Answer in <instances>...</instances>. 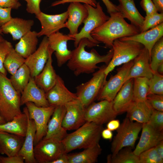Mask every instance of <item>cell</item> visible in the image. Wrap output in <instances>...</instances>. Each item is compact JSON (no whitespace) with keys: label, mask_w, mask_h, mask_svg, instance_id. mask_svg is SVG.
<instances>
[{"label":"cell","mask_w":163,"mask_h":163,"mask_svg":"<svg viewBox=\"0 0 163 163\" xmlns=\"http://www.w3.org/2000/svg\"><path fill=\"white\" fill-rule=\"evenodd\" d=\"M133 78H130L123 84L113 100L114 110L117 115L126 112L134 101Z\"/></svg>","instance_id":"23"},{"label":"cell","mask_w":163,"mask_h":163,"mask_svg":"<svg viewBox=\"0 0 163 163\" xmlns=\"http://www.w3.org/2000/svg\"><path fill=\"white\" fill-rule=\"evenodd\" d=\"M140 5L146 13V15L158 12L152 0H141Z\"/></svg>","instance_id":"47"},{"label":"cell","mask_w":163,"mask_h":163,"mask_svg":"<svg viewBox=\"0 0 163 163\" xmlns=\"http://www.w3.org/2000/svg\"><path fill=\"white\" fill-rule=\"evenodd\" d=\"M67 11L68 17L65 23V27L69 29V34L74 35L78 33L79 27L87 17L88 11L84 4L79 2H72L70 3Z\"/></svg>","instance_id":"20"},{"label":"cell","mask_w":163,"mask_h":163,"mask_svg":"<svg viewBox=\"0 0 163 163\" xmlns=\"http://www.w3.org/2000/svg\"><path fill=\"white\" fill-rule=\"evenodd\" d=\"M17 0V1H19V0Z\"/></svg>","instance_id":"62"},{"label":"cell","mask_w":163,"mask_h":163,"mask_svg":"<svg viewBox=\"0 0 163 163\" xmlns=\"http://www.w3.org/2000/svg\"><path fill=\"white\" fill-rule=\"evenodd\" d=\"M133 61V65L129 70L126 81L130 78L139 77H145L149 79L152 78L154 73L150 67L151 58L148 50L144 47Z\"/></svg>","instance_id":"22"},{"label":"cell","mask_w":163,"mask_h":163,"mask_svg":"<svg viewBox=\"0 0 163 163\" xmlns=\"http://www.w3.org/2000/svg\"><path fill=\"white\" fill-rule=\"evenodd\" d=\"M129 0H118L119 3H121L124 2H125Z\"/></svg>","instance_id":"59"},{"label":"cell","mask_w":163,"mask_h":163,"mask_svg":"<svg viewBox=\"0 0 163 163\" xmlns=\"http://www.w3.org/2000/svg\"><path fill=\"white\" fill-rule=\"evenodd\" d=\"M117 115L113 108V101L103 100L93 102L86 108L85 119L86 122L102 125L115 119Z\"/></svg>","instance_id":"12"},{"label":"cell","mask_w":163,"mask_h":163,"mask_svg":"<svg viewBox=\"0 0 163 163\" xmlns=\"http://www.w3.org/2000/svg\"><path fill=\"white\" fill-rule=\"evenodd\" d=\"M107 160L109 163H139V156L135 155L129 147L123 148L114 156L108 155Z\"/></svg>","instance_id":"35"},{"label":"cell","mask_w":163,"mask_h":163,"mask_svg":"<svg viewBox=\"0 0 163 163\" xmlns=\"http://www.w3.org/2000/svg\"><path fill=\"white\" fill-rule=\"evenodd\" d=\"M30 77L29 69L24 63L11 75L10 80L16 91L21 94L27 85Z\"/></svg>","instance_id":"34"},{"label":"cell","mask_w":163,"mask_h":163,"mask_svg":"<svg viewBox=\"0 0 163 163\" xmlns=\"http://www.w3.org/2000/svg\"><path fill=\"white\" fill-rule=\"evenodd\" d=\"M98 46L86 38L81 40L78 46L72 50V55L70 59L67 62V66L73 72L74 75L78 76L81 74L93 73L95 69L99 67L97 65L104 62L107 65L113 56L112 48L106 54L101 55L96 50L92 49L90 52L86 51L85 47Z\"/></svg>","instance_id":"1"},{"label":"cell","mask_w":163,"mask_h":163,"mask_svg":"<svg viewBox=\"0 0 163 163\" xmlns=\"http://www.w3.org/2000/svg\"><path fill=\"white\" fill-rule=\"evenodd\" d=\"M48 51V58L43 69L38 75L34 78L37 85L45 93L55 85L58 75L52 65V55L54 51L49 46Z\"/></svg>","instance_id":"27"},{"label":"cell","mask_w":163,"mask_h":163,"mask_svg":"<svg viewBox=\"0 0 163 163\" xmlns=\"http://www.w3.org/2000/svg\"><path fill=\"white\" fill-rule=\"evenodd\" d=\"M27 107L30 118L35 122L36 131L34 145L38 143L46 135L47 125L55 107H40L31 102L25 104Z\"/></svg>","instance_id":"10"},{"label":"cell","mask_w":163,"mask_h":163,"mask_svg":"<svg viewBox=\"0 0 163 163\" xmlns=\"http://www.w3.org/2000/svg\"><path fill=\"white\" fill-rule=\"evenodd\" d=\"M38 37L37 32L30 30L20 39L15 45V50L22 57L27 58L37 49Z\"/></svg>","instance_id":"30"},{"label":"cell","mask_w":163,"mask_h":163,"mask_svg":"<svg viewBox=\"0 0 163 163\" xmlns=\"http://www.w3.org/2000/svg\"><path fill=\"white\" fill-rule=\"evenodd\" d=\"M21 5L17 0H0V7L11 8L12 9H18Z\"/></svg>","instance_id":"50"},{"label":"cell","mask_w":163,"mask_h":163,"mask_svg":"<svg viewBox=\"0 0 163 163\" xmlns=\"http://www.w3.org/2000/svg\"><path fill=\"white\" fill-rule=\"evenodd\" d=\"M27 126V118L24 112L15 116L10 121L0 124V130L25 137Z\"/></svg>","instance_id":"31"},{"label":"cell","mask_w":163,"mask_h":163,"mask_svg":"<svg viewBox=\"0 0 163 163\" xmlns=\"http://www.w3.org/2000/svg\"><path fill=\"white\" fill-rule=\"evenodd\" d=\"M118 9L126 18L133 25L140 29L144 20L136 7L134 0H129L119 3Z\"/></svg>","instance_id":"32"},{"label":"cell","mask_w":163,"mask_h":163,"mask_svg":"<svg viewBox=\"0 0 163 163\" xmlns=\"http://www.w3.org/2000/svg\"><path fill=\"white\" fill-rule=\"evenodd\" d=\"M147 123L156 130L163 131V111L153 108L152 113Z\"/></svg>","instance_id":"43"},{"label":"cell","mask_w":163,"mask_h":163,"mask_svg":"<svg viewBox=\"0 0 163 163\" xmlns=\"http://www.w3.org/2000/svg\"><path fill=\"white\" fill-rule=\"evenodd\" d=\"M23 112L27 118V126L23 145L18 155L22 156L26 163H36L34 155V142L35 137L36 127L34 120L30 118L28 110L26 107Z\"/></svg>","instance_id":"19"},{"label":"cell","mask_w":163,"mask_h":163,"mask_svg":"<svg viewBox=\"0 0 163 163\" xmlns=\"http://www.w3.org/2000/svg\"><path fill=\"white\" fill-rule=\"evenodd\" d=\"M79 2L87 4L95 7L97 2L96 0H59L52 3L51 6H55L67 3Z\"/></svg>","instance_id":"48"},{"label":"cell","mask_w":163,"mask_h":163,"mask_svg":"<svg viewBox=\"0 0 163 163\" xmlns=\"http://www.w3.org/2000/svg\"><path fill=\"white\" fill-rule=\"evenodd\" d=\"M66 112L62 121V126L66 131L76 129L85 122L86 108L78 98L65 105Z\"/></svg>","instance_id":"13"},{"label":"cell","mask_w":163,"mask_h":163,"mask_svg":"<svg viewBox=\"0 0 163 163\" xmlns=\"http://www.w3.org/2000/svg\"><path fill=\"white\" fill-rule=\"evenodd\" d=\"M24 162L23 158L19 155L7 157L0 156V163H24Z\"/></svg>","instance_id":"49"},{"label":"cell","mask_w":163,"mask_h":163,"mask_svg":"<svg viewBox=\"0 0 163 163\" xmlns=\"http://www.w3.org/2000/svg\"><path fill=\"white\" fill-rule=\"evenodd\" d=\"M144 46L133 41L115 40L112 48L113 54L109 63L104 69L106 76L117 66L127 63L133 60L142 50Z\"/></svg>","instance_id":"5"},{"label":"cell","mask_w":163,"mask_h":163,"mask_svg":"<svg viewBox=\"0 0 163 163\" xmlns=\"http://www.w3.org/2000/svg\"><path fill=\"white\" fill-rule=\"evenodd\" d=\"M2 33L1 31V29H0V34H2Z\"/></svg>","instance_id":"61"},{"label":"cell","mask_w":163,"mask_h":163,"mask_svg":"<svg viewBox=\"0 0 163 163\" xmlns=\"http://www.w3.org/2000/svg\"><path fill=\"white\" fill-rule=\"evenodd\" d=\"M21 95V105L31 102L40 107L50 106L46 99V93L36 83L34 78L31 77L29 82Z\"/></svg>","instance_id":"21"},{"label":"cell","mask_w":163,"mask_h":163,"mask_svg":"<svg viewBox=\"0 0 163 163\" xmlns=\"http://www.w3.org/2000/svg\"><path fill=\"white\" fill-rule=\"evenodd\" d=\"M48 38L49 46L54 51L57 65L61 67L72 57V52L68 49L67 42L74 41L75 39L69 34H63L59 31L51 34Z\"/></svg>","instance_id":"14"},{"label":"cell","mask_w":163,"mask_h":163,"mask_svg":"<svg viewBox=\"0 0 163 163\" xmlns=\"http://www.w3.org/2000/svg\"><path fill=\"white\" fill-rule=\"evenodd\" d=\"M61 141L56 138H43L34 146V155L37 163H51L65 153Z\"/></svg>","instance_id":"9"},{"label":"cell","mask_w":163,"mask_h":163,"mask_svg":"<svg viewBox=\"0 0 163 163\" xmlns=\"http://www.w3.org/2000/svg\"><path fill=\"white\" fill-rule=\"evenodd\" d=\"M51 163H68V155L65 153H63Z\"/></svg>","instance_id":"53"},{"label":"cell","mask_w":163,"mask_h":163,"mask_svg":"<svg viewBox=\"0 0 163 163\" xmlns=\"http://www.w3.org/2000/svg\"><path fill=\"white\" fill-rule=\"evenodd\" d=\"M120 121L118 120L113 119L109 121L107 125V129L111 131L117 130L120 125Z\"/></svg>","instance_id":"52"},{"label":"cell","mask_w":163,"mask_h":163,"mask_svg":"<svg viewBox=\"0 0 163 163\" xmlns=\"http://www.w3.org/2000/svg\"><path fill=\"white\" fill-rule=\"evenodd\" d=\"M149 90L148 95L156 94L163 95V75L158 72L154 73L149 79Z\"/></svg>","instance_id":"40"},{"label":"cell","mask_w":163,"mask_h":163,"mask_svg":"<svg viewBox=\"0 0 163 163\" xmlns=\"http://www.w3.org/2000/svg\"><path fill=\"white\" fill-rule=\"evenodd\" d=\"M48 37L45 36L36 50L25 59V64L29 68L31 77L38 75L43 69L49 57Z\"/></svg>","instance_id":"16"},{"label":"cell","mask_w":163,"mask_h":163,"mask_svg":"<svg viewBox=\"0 0 163 163\" xmlns=\"http://www.w3.org/2000/svg\"><path fill=\"white\" fill-rule=\"evenodd\" d=\"M11 8L0 7V28L9 21L12 18Z\"/></svg>","instance_id":"46"},{"label":"cell","mask_w":163,"mask_h":163,"mask_svg":"<svg viewBox=\"0 0 163 163\" xmlns=\"http://www.w3.org/2000/svg\"><path fill=\"white\" fill-rule=\"evenodd\" d=\"M66 112L65 105L55 107L52 117L49 121L46 133L43 138H56L62 140L66 136V130L62 126V120Z\"/></svg>","instance_id":"25"},{"label":"cell","mask_w":163,"mask_h":163,"mask_svg":"<svg viewBox=\"0 0 163 163\" xmlns=\"http://www.w3.org/2000/svg\"><path fill=\"white\" fill-rule=\"evenodd\" d=\"M133 60L124 64L117 69V72L106 81L97 99L98 101H113L126 81L129 70L133 65Z\"/></svg>","instance_id":"11"},{"label":"cell","mask_w":163,"mask_h":163,"mask_svg":"<svg viewBox=\"0 0 163 163\" xmlns=\"http://www.w3.org/2000/svg\"><path fill=\"white\" fill-rule=\"evenodd\" d=\"M101 136L104 139L111 140L112 138L113 134L111 131L107 128L103 129Z\"/></svg>","instance_id":"54"},{"label":"cell","mask_w":163,"mask_h":163,"mask_svg":"<svg viewBox=\"0 0 163 163\" xmlns=\"http://www.w3.org/2000/svg\"><path fill=\"white\" fill-rule=\"evenodd\" d=\"M5 39L3 38V37L1 35V34H0V42L4 40Z\"/></svg>","instance_id":"60"},{"label":"cell","mask_w":163,"mask_h":163,"mask_svg":"<svg viewBox=\"0 0 163 163\" xmlns=\"http://www.w3.org/2000/svg\"><path fill=\"white\" fill-rule=\"evenodd\" d=\"M155 147L158 154L163 158V140L159 142Z\"/></svg>","instance_id":"56"},{"label":"cell","mask_w":163,"mask_h":163,"mask_svg":"<svg viewBox=\"0 0 163 163\" xmlns=\"http://www.w3.org/2000/svg\"><path fill=\"white\" fill-rule=\"evenodd\" d=\"M142 129L139 140L133 151L138 156L144 151L155 147L163 140V131L156 130L147 123L142 124Z\"/></svg>","instance_id":"18"},{"label":"cell","mask_w":163,"mask_h":163,"mask_svg":"<svg viewBox=\"0 0 163 163\" xmlns=\"http://www.w3.org/2000/svg\"><path fill=\"white\" fill-rule=\"evenodd\" d=\"M163 13H158V12L146 15L142 25L140 29L142 32L156 27L163 23Z\"/></svg>","instance_id":"39"},{"label":"cell","mask_w":163,"mask_h":163,"mask_svg":"<svg viewBox=\"0 0 163 163\" xmlns=\"http://www.w3.org/2000/svg\"><path fill=\"white\" fill-rule=\"evenodd\" d=\"M41 25L40 31L37 32L38 37L44 35L49 37L65 27V23L68 17L67 11L56 14H49L41 11L36 15Z\"/></svg>","instance_id":"15"},{"label":"cell","mask_w":163,"mask_h":163,"mask_svg":"<svg viewBox=\"0 0 163 163\" xmlns=\"http://www.w3.org/2000/svg\"><path fill=\"white\" fill-rule=\"evenodd\" d=\"M21 95L12 86L10 79L0 72V114L6 122L22 113Z\"/></svg>","instance_id":"4"},{"label":"cell","mask_w":163,"mask_h":163,"mask_svg":"<svg viewBox=\"0 0 163 163\" xmlns=\"http://www.w3.org/2000/svg\"><path fill=\"white\" fill-rule=\"evenodd\" d=\"M152 1L158 12L163 13V0H152Z\"/></svg>","instance_id":"55"},{"label":"cell","mask_w":163,"mask_h":163,"mask_svg":"<svg viewBox=\"0 0 163 163\" xmlns=\"http://www.w3.org/2000/svg\"><path fill=\"white\" fill-rule=\"evenodd\" d=\"M13 48L10 42L4 39L0 42V72L7 75V71L4 66V62L8 54Z\"/></svg>","instance_id":"42"},{"label":"cell","mask_w":163,"mask_h":163,"mask_svg":"<svg viewBox=\"0 0 163 163\" xmlns=\"http://www.w3.org/2000/svg\"><path fill=\"white\" fill-rule=\"evenodd\" d=\"M153 108L147 100L144 101H134L126 111V117L133 121L142 124L147 123Z\"/></svg>","instance_id":"29"},{"label":"cell","mask_w":163,"mask_h":163,"mask_svg":"<svg viewBox=\"0 0 163 163\" xmlns=\"http://www.w3.org/2000/svg\"><path fill=\"white\" fill-rule=\"evenodd\" d=\"M163 36V23H162L145 31L133 36L121 37L119 39L121 41H133L141 43L148 50L150 57L153 46Z\"/></svg>","instance_id":"24"},{"label":"cell","mask_w":163,"mask_h":163,"mask_svg":"<svg viewBox=\"0 0 163 163\" xmlns=\"http://www.w3.org/2000/svg\"><path fill=\"white\" fill-rule=\"evenodd\" d=\"M25 60L13 48L6 56L4 66L6 71L12 75L25 63Z\"/></svg>","instance_id":"37"},{"label":"cell","mask_w":163,"mask_h":163,"mask_svg":"<svg viewBox=\"0 0 163 163\" xmlns=\"http://www.w3.org/2000/svg\"><path fill=\"white\" fill-rule=\"evenodd\" d=\"M34 24L33 20H26L19 18H12L0 27L2 33L10 34L13 40H20L31 30Z\"/></svg>","instance_id":"26"},{"label":"cell","mask_w":163,"mask_h":163,"mask_svg":"<svg viewBox=\"0 0 163 163\" xmlns=\"http://www.w3.org/2000/svg\"><path fill=\"white\" fill-rule=\"evenodd\" d=\"M24 138L25 137L0 130V154L8 156L18 155Z\"/></svg>","instance_id":"28"},{"label":"cell","mask_w":163,"mask_h":163,"mask_svg":"<svg viewBox=\"0 0 163 163\" xmlns=\"http://www.w3.org/2000/svg\"><path fill=\"white\" fill-rule=\"evenodd\" d=\"M76 129L67 134L61 141L66 153L76 149H85L98 144L103 128L102 125L86 122Z\"/></svg>","instance_id":"3"},{"label":"cell","mask_w":163,"mask_h":163,"mask_svg":"<svg viewBox=\"0 0 163 163\" xmlns=\"http://www.w3.org/2000/svg\"><path fill=\"white\" fill-rule=\"evenodd\" d=\"M149 79L145 77L133 78L134 101H144L147 100L149 90Z\"/></svg>","instance_id":"36"},{"label":"cell","mask_w":163,"mask_h":163,"mask_svg":"<svg viewBox=\"0 0 163 163\" xmlns=\"http://www.w3.org/2000/svg\"><path fill=\"white\" fill-rule=\"evenodd\" d=\"M101 151L98 144L80 152L68 155V163H94L97 161Z\"/></svg>","instance_id":"33"},{"label":"cell","mask_w":163,"mask_h":163,"mask_svg":"<svg viewBox=\"0 0 163 163\" xmlns=\"http://www.w3.org/2000/svg\"><path fill=\"white\" fill-rule=\"evenodd\" d=\"M27 2L26 10L27 12L36 15L41 11L40 3L41 0H24Z\"/></svg>","instance_id":"45"},{"label":"cell","mask_w":163,"mask_h":163,"mask_svg":"<svg viewBox=\"0 0 163 163\" xmlns=\"http://www.w3.org/2000/svg\"><path fill=\"white\" fill-rule=\"evenodd\" d=\"M139 163H162V158L158 153L155 147L146 150L139 156Z\"/></svg>","instance_id":"41"},{"label":"cell","mask_w":163,"mask_h":163,"mask_svg":"<svg viewBox=\"0 0 163 163\" xmlns=\"http://www.w3.org/2000/svg\"><path fill=\"white\" fill-rule=\"evenodd\" d=\"M106 66L103 65L99 67L97 71L93 73L89 80L79 85L76 88V94L85 108L97 99L107 81L104 73Z\"/></svg>","instance_id":"8"},{"label":"cell","mask_w":163,"mask_h":163,"mask_svg":"<svg viewBox=\"0 0 163 163\" xmlns=\"http://www.w3.org/2000/svg\"><path fill=\"white\" fill-rule=\"evenodd\" d=\"M142 126V123L134 122L126 117L117 130V133L113 139L111 155H115L124 147L134 148Z\"/></svg>","instance_id":"7"},{"label":"cell","mask_w":163,"mask_h":163,"mask_svg":"<svg viewBox=\"0 0 163 163\" xmlns=\"http://www.w3.org/2000/svg\"><path fill=\"white\" fill-rule=\"evenodd\" d=\"M84 5L88 13L87 17L83 23L84 25L77 34L72 35L69 34L75 39L74 45L75 48L81 40L84 38H86L91 42L98 45L100 43L92 38L91 35V33L103 24L110 18L104 12L99 2H97L95 7L87 4Z\"/></svg>","instance_id":"6"},{"label":"cell","mask_w":163,"mask_h":163,"mask_svg":"<svg viewBox=\"0 0 163 163\" xmlns=\"http://www.w3.org/2000/svg\"><path fill=\"white\" fill-rule=\"evenodd\" d=\"M157 72L159 74L163 75V63L160 65L158 67L157 70Z\"/></svg>","instance_id":"57"},{"label":"cell","mask_w":163,"mask_h":163,"mask_svg":"<svg viewBox=\"0 0 163 163\" xmlns=\"http://www.w3.org/2000/svg\"><path fill=\"white\" fill-rule=\"evenodd\" d=\"M6 122L0 114V124L5 123Z\"/></svg>","instance_id":"58"},{"label":"cell","mask_w":163,"mask_h":163,"mask_svg":"<svg viewBox=\"0 0 163 163\" xmlns=\"http://www.w3.org/2000/svg\"><path fill=\"white\" fill-rule=\"evenodd\" d=\"M110 15L107 21L91 34L93 39L100 43H104L106 48H112L113 42L116 39L140 32L139 29L126 21L120 11Z\"/></svg>","instance_id":"2"},{"label":"cell","mask_w":163,"mask_h":163,"mask_svg":"<svg viewBox=\"0 0 163 163\" xmlns=\"http://www.w3.org/2000/svg\"><path fill=\"white\" fill-rule=\"evenodd\" d=\"M46 96L50 105L55 107L64 105L78 98L75 93L72 92L68 89L63 80L58 75L55 84L46 93Z\"/></svg>","instance_id":"17"},{"label":"cell","mask_w":163,"mask_h":163,"mask_svg":"<svg viewBox=\"0 0 163 163\" xmlns=\"http://www.w3.org/2000/svg\"><path fill=\"white\" fill-rule=\"evenodd\" d=\"M147 100L153 109L163 111V95L149 94Z\"/></svg>","instance_id":"44"},{"label":"cell","mask_w":163,"mask_h":163,"mask_svg":"<svg viewBox=\"0 0 163 163\" xmlns=\"http://www.w3.org/2000/svg\"><path fill=\"white\" fill-rule=\"evenodd\" d=\"M105 5L107 9V12L109 14L119 11L117 5L113 3L110 0H101Z\"/></svg>","instance_id":"51"},{"label":"cell","mask_w":163,"mask_h":163,"mask_svg":"<svg viewBox=\"0 0 163 163\" xmlns=\"http://www.w3.org/2000/svg\"><path fill=\"white\" fill-rule=\"evenodd\" d=\"M150 66L153 73L157 72L159 66L163 63V37L161 38L153 46L151 53Z\"/></svg>","instance_id":"38"}]
</instances>
